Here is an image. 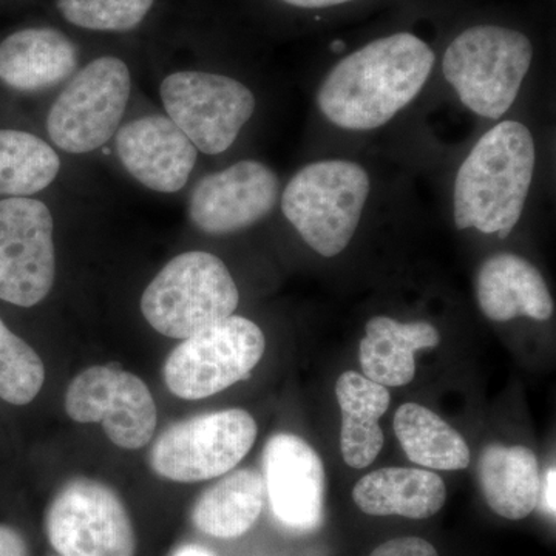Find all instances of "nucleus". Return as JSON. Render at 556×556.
<instances>
[{"label": "nucleus", "mask_w": 556, "mask_h": 556, "mask_svg": "<svg viewBox=\"0 0 556 556\" xmlns=\"http://www.w3.org/2000/svg\"><path fill=\"white\" fill-rule=\"evenodd\" d=\"M434 64L437 53L415 33L380 36L329 70L317 90V108L339 129H379L416 100Z\"/></svg>", "instance_id": "obj_1"}, {"label": "nucleus", "mask_w": 556, "mask_h": 556, "mask_svg": "<svg viewBox=\"0 0 556 556\" xmlns=\"http://www.w3.org/2000/svg\"><path fill=\"white\" fill-rule=\"evenodd\" d=\"M535 166V139L525 124L501 121L486 130L457 169L456 228L507 239L525 211Z\"/></svg>", "instance_id": "obj_2"}, {"label": "nucleus", "mask_w": 556, "mask_h": 556, "mask_svg": "<svg viewBox=\"0 0 556 556\" xmlns=\"http://www.w3.org/2000/svg\"><path fill=\"white\" fill-rule=\"evenodd\" d=\"M535 47L525 31L477 24L457 33L442 56V73L457 98L481 118L497 121L517 101Z\"/></svg>", "instance_id": "obj_3"}, {"label": "nucleus", "mask_w": 556, "mask_h": 556, "mask_svg": "<svg viewBox=\"0 0 556 556\" xmlns=\"http://www.w3.org/2000/svg\"><path fill=\"white\" fill-rule=\"evenodd\" d=\"M368 172L348 160L306 164L280 195L281 212L300 239L321 257L345 251L367 204Z\"/></svg>", "instance_id": "obj_4"}, {"label": "nucleus", "mask_w": 556, "mask_h": 556, "mask_svg": "<svg viewBox=\"0 0 556 556\" xmlns=\"http://www.w3.org/2000/svg\"><path fill=\"white\" fill-rule=\"evenodd\" d=\"M239 302V288L223 260L189 251L172 258L150 281L141 313L160 334L185 340L233 316Z\"/></svg>", "instance_id": "obj_5"}, {"label": "nucleus", "mask_w": 556, "mask_h": 556, "mask_svg": "<svg viewBox=\"0 0 556 556\" xmlns=\"http://www.w3.org/2000/svg\"><path fill=\"white\" fill-rule=\"evenodd\" d=\"M266 350L265 334L247 317L230 316L182 340L164 364L174 396L200 401L251 378Z\"/></svg>", "instance_id": "obj_6"}, {"label": "nucleus", "mask_w": 556, "mask_h": 556, "mask_svg": "<svg viewBox=\"0 0 556 556\" xmlns=\"http://www.w3.org/2000/svg\"><path fill=\"white\" fill-rule=\"evenodd\" d=\"M130 90V70L119 58H97L80 68L47 116L53 144L73 155L104 148L119 129Z\"/></svg>", "instance_id": "obj_7"}, {"label": "nucleus", "mask_w": 556, "mask_h": 556, "mask_svg": "<svg viewBox=\"0 0 556 556\" xmlns=\"http://www.w3.org/2000/svg\"><path fill=\"white\" fill-rule=\"evenodd\" d=\"M257 422L240 408L190 417L160 434L150 466L161 478L192 484L233 470L257 439Z\"/></svg>", "instance_id": "obj_8"}, {"label": "nucleus", "mask_w": 556, "mask_h": 556, "mask_svg": "<svg viewBox=\"0 0 556 556\" xmlns=\"http://www.w3.org/2000/svg\"><path fill=\"white\" fill-rule=\"evenodd\" d=\"M160 97L166 116L206 155L226 152L257 105L254 93L240 80L197 70L164 78Z\"/></svg>", "instance_id": "obj_9"}, {"label": "nucleus", "mask_w": 556, "mask_h": 556, "mask_svg": "<svg viewBox=\"0 0 556 556\" xmlns=\"http://www.w3.org/2000/svg\"><path fill=\"white\" fill-rule=\"evenodd\" d=\"M46 532L58 556H135L137 535L118 493L93 479L67 482L51 500Z\"/></svg>", "instance_id": "obj_10"}, {"label": "nucleus", "mask_w": 556, "mask_h": 556, "mask_svg": "<svg viewBox=\"0 0 556 556\" xmlns=\"http://www.w3.org/2000/svg\"><path fill=\"white\" fill-rule=\"evenodd\" d=\"M53 232L42 201L0 200V300L31 308L50 294L56 278Z\"/></svg>", "instance_id": "obj_11"}, {"label": "nucleus", "mask_w": 556, "mask_h": 556, "mask_svg": "<svg viewBox=\"0 0 556 556\" xmlns=\"http://www.w3.org/2000/svg\"><path fill=\"white\" fill-rule=\"evenodd\" d=\"M65 412L75 422L102 424L112 444L146 447L159 424L155 399L144 380L118 365L84 369L65 393Z\"/></svg>", "instance_id": "obj_12"}, {"label": "nucleus", "mask_w": 556, "mask_h": 556, "mask_svg": "<svg viewBox=\"0 0 556 556\" xmlns=\"http://www.w3.org/2000/svg\"><path fill=\"white\" fill-rule=\"evenodd\" d=\"M280 179L255 160H243L200 179L190 193V223L207 236H229L257 225L276 208Z\"/></svg>", "instance_id": "obj_13"}, {"label": "nucleus", "mask_w": 556, "mask_h": 556, "mask_svg": "<svg viewBox=\"0 0 556 556\" xmlns=\"http://www.w3.org/2000/svg\"><path fill=\"white\" fill-rule=\"evenodd\" d=\"M263 481L274 517L294 532L324 521L327 477L316 450L295 434L278 433L263 450Z\"/></svg>", "instance_id": "obj_14"}, {"label": "nucleus", "mask_w": 556, "mask_h": 556, "mask_svg": "<svg viewBox=\"0 0 556 556\" xmlns=\"http://www.w3.org/2000/svg\"><path fill=\"white\" fill-rule=\"evenodd\" d=\"M115 137L116 155L139 185L159 193L188 185L199 150L169 116H141L119 127Z\"/></svg>", "instance_id": "obj_15"}, {"label": "nucleus", "mask_w": 556, "mask_h": 556, "mask_svg": "<svg viewBox=\"0 0 556 556\" xmlns=\"http://www.w3.org/2000/svg\"><path fill=\"white\" fill-rule=\"evenodd\" d=\"M475 291L479 308L493 321L530 317L546 321L555 303L540 270L521 255L500 252L479 266Z\"/></svg>", "instance_id": "obj_16"}, {"label": "nucleus", "mask_w": 556, "mask_h": 556, "mask_svg": "<svg viewBox=\"0 0 556 556\" xmlns=\"http://www.w3.org/2000/svg\"><path fill=\"white\" fill-rule=\"evenodd\" d=\"M78 62V47L56 28H24L0 42V80L13 90L60 86L72 78Z\"/></svg>", "instance_id": "obj_17"}, {"label": "nucleus", "mask_w": 556, "mask_h": 556, "mask_svg": "<svg viewBox=\"0 0 556 556\" xmlns=\"http://www.w3.org/2000/svg\"><path fill=\"white\" fill-rule=\"evenodd\" d=\"M353 500L364 514L372 517H434L447 500L444 481L422 468H380L365 475L354 485Z\"/></svg>", "instance_id": "obj_18"}, {"label": "nucleus", "mask_w": 556, "mask_h": 556, "mask_svg": "<svg viewBox=\"0 0 556 556\" xmlns=\"http://www.w3.org/2000/svg\"><path fill=\"white\" fill-rule=\"evenodd\" d=\"M441 336L428 321L402 324L394 318L372 317L358 348L365 378L383 387H405L415 379V354L433 350Z\"/></svg>", "instance_id": "obj_19"}, {"label": "nucleus", "mask_w": 556, "mask_h": 556, "mask_svg": "<svg viewBox=\"0 0 556 556\" xmlns=\"http://www.w3.org/2000/svg\"><path fill=\"white\" fill-rule=\"evenodd\" d=\"M478 479L489 507L506 519H525L541 495L540 464L522 445H489L478 460Z\"/></svg>", "instance_id": "obj_20"}, {"label": "nucleus", "mask_w": 556, "mask_h": 556, "mask_svg": "<svg viewBox=\"0 0 556 556\" xmlns=\"http://www.w3.org/2000/svg\"><path fill=\"white\" fill-rule=\"evenodd\" d=\"M336 396L342 413L340 448L351 468L362 470L375 463L383 447L379 419L390 408V391L358 375L346 371L336 383Z\"/></svg>", "instance_id": "obj_21"}, {"label": "nucleus", "mask_w": 556, "mask_h": 556, "mask_svg": "<svg viewBox=\"0 0 556 556\" xmlns=\"http://www.w3.org/2000/svg\"><path fill=\"white\" fill-rule=\"evenodd\" d=\"M223 477L201 493L190 519L204 535L232 540L243 536L258 521L266 501L265 481L252 468L229 471Z\"/></svg>", "instance_id": "obj_22"}, {"label": "nucleus", "mask_w": 556, "mask_h": 556, "mask_svg": "<svg viewBox=\"0 0 556 556\" xmlns=\"http://www.w3.org/2000/svg\"><path fill=\"white\" fill-rule=\"evenodd\" d=\"M394 433L405 455L417 466L444 471L470 466L466 439L430 408L402 405L394 415Z\"/></svg>", "instance_id": "obj_23"}, {"label": "nucleus", "mask_w": 556, "mask_h": 556, "mask_svg": "<svg viewBox=\"0 0 556 556\" xmlns=\"http://www.w3.org/2000/svg\"><path fill=\"white\" fill-rule=\"evenodd\" d=\"M56 150L28 131L0 130V195L30 197L53 185Z\"/></svg>", "instance_id": "obj_24"}, {"label": "nucleus", "mask_w": 556, "mask_h": 556, "mask_svg": "<svg viewBox=\"0 0 556 556\" xmlns=\"http://www.w3.org/2000/svg\"><path fill=\"white\" fill-rule=\"evenodd\" d=\"M46 382L42 358L0 318V399L11 405L35 401Z\"/></svg>", "instance_id": "obj_25"}, {"label": "nucleus", "mask_w": 556, "mask_h": 556, "mask_svg": "<svg viewBox=\"0 0 556 556\" xmlns=\"http://www.w3.org/2000/svg\"><path fill=\"white\" fill-rule=\"evenodd\" d=\"M155 0H58L61 16L91 31L134 30L148 17Z\"/></svg>", "instance_id": "obj_26"}, {"label": "nucleus", "mask_w": 556, "mask_h": 556, "mask_svg": "<svg viewBox=\"0 0 556 556\" xmlns=\"http://www.w3.org/2000/svg\"><path fill=\"white\" fill-rule=\"evenodd\" d=\"M369 556H439L437 548L422 538L405 536L387 541Z\"/></svg>", "instance_id": "obj_27"}, {"label": "nucleus", "mask_w": 556, "mask_h": 556, "mask_svg": "<svg viewBox=\"0 0 556 556\" xmlns=\"http://www.w3.org/2000/svg\"><path fill=\"white\" fill-rule=\"evenodd\" d=\"M0 556H28L24 536L13 527L0 525Z\"/></svg>", "instance_id": "obj_28"}, {"label": "nucleus", "mask_w": 556, "mask_h": 556, "mask_svg": "<svg viewBox=\"0 0 556 556\" xmlns=\"http://www.w3.org/2000/svg\"><path fill=\"white\" fill-rule=\"evenodd\" d=\"M291 9L306 10V11H320L339 9V7L350 5V3L357 2V0H278Z\"/></svg>", "instance_id": "obj_29"}, {"label": "nucleus", "mask_w": 556, "mask_h": 556, "mask_svg": "<svg viewBox=\"0 0 556 556\" xmlns=\"http://www.w3.org/2000/svg\"><path fill=\"white\" fill-rule=\"evenodd\" d=\"M555 467L548 468L546 481V508L555 517Z\"/></svg>", "instance_id": "obj_30"}, {"label": "nucleus", "mask_w": 556, "mask_h": 556, "mask_svg": "<svg viewBox=\"0 0 556 556\" xmlns=\"http://www.w3.org/2000/svg\"><path fill=\"white\" fill-rule=\"evenodd\" d=\"M170 556H215L207 548L197 546V544H185V546H179L175 548L174 554Z\"/></svg>", "instance_id": "obj_31"}]
</instances>
